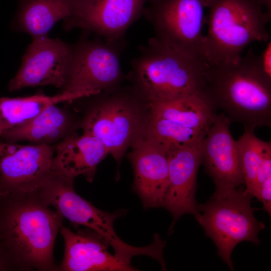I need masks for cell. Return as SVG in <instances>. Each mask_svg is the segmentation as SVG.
I'll return each mask as SVG.
<instances>
[{
	"label": "cell",
	"instance_id": "3",
	"mask_svg": "<svg viewBox=\"0 0 271 271\" xmlns=\"http://www.w3.org/2000/svg\"><path fill=\"white\" fill-rule=\"evenodd\" d=\"M128 77L141 99L151 103L186 94L202 95L207 63L175 50L154 37L140 46Z\"/></svg>",
	"mask_w": 271,
	"mask_h": 271
},
{
	"label": "cell",
	"instance_id": "16",
	"mask_svg": "<svg viewBox=\"0 0 271 271\" xmlns=\"http://www.w3.org/2000/svg\"><path fill=\"white\" fill-rule=\"evenodd\" d=\"M128 154L134 173L133 191L144 209L162 207L169 184L168 156L144 132Z\"/></svg>",
	"mask_w": 271,
	"mask_h": 271
},
{
	"label": "cell",
	"instance_id": "20",
	"mask_svg": "<svg viewBox=\"0 0 271 271\" xmlns=\"http://www.w3.org/2000/svg\"><path fill=\"white\" fill-rule=\"evenodd\" d=\"M74 8L75 0H18L11 27L32 39L47 36L59 21L64 23L72 17Z\"/></svg>",
	"mask_w": 271,
	"mask_h": 271
},
{
	"label": "cell",
	"instance_id": "10",
	"mask_svg": "<svg viewBox=\"0 0 271 271\" xmlns=\"http://www.w3.org/2000/svg\"><path fill=\"white\" fill-rule=\"evenodd\" d=\"M147 126L157 138L173 145L190 143L206 130L215 113L202 96L186 94L148 103Z\"/></svg>",
	"mask_w": 271,
	"mask_h": 271
},
{
	"label": "cell",
	"instance_id": "12",
	"mask_svg": "<svg viewBox=\"0 0 271 271\" xmlns=\"http://www.w3.org/2000/svg\"><path fill=\"white\" fill-rule=\"evenodd\" d=\"M72 45L47 36L33 38L22 58L21 65L9 82L10 92L29 87L63 86L70 62Z\"/></svg>",
	"mask_w": 271,
	"mask_h": 271
},
{
	"label": "cell",
	"instance_id": "22",
	"mask_svg": "<svg viewBox=\"0 0 271 271\" xmlns=\"http://www.w3.org/2000/svg\"><path fill=\"white\" fill-rule=\"evenodd\" d=\"M254 130L244 128L236 142L245 191L253 197L258 187L271 177V143L257 138Z\"/></svg>",
	"mask_w": 271,
	"mask_h": 271
},
{
	"label": "cell",
	"instance_id": "26",
	"mask_svg": "<svg viewBox=\"0 0 271 271\" xmlns=\"http://www.w3.org/2000/svg\"><path fill=\"white\" fill-rule=\"evenodd\" d=\"M8 267L0 250V270H7Z\"/></svg>",
	"mask_w": 271,
	"mask_h": 271
},
{
	"label": "cell",
	"instance_id": "11",
	"mask_svg": "<svg viewBox=\"0 0 271 271\" xmlns=\"http://www.w3.org/2000/svg\"><path fill=\"white\" fill-rule=\"evenodd\" d=\"M149 0H75L73 16L63 23L68 31L80 28L108 42L124 41L129 27L143 15Z\"/></svg>",
	"mask_w": 271,
	"mask_h": 271
},
{
	"label": "cell",
	"instance_id": "24",
	"mask_svg": "<svg viewBox=\"0 0 271 271\" xmlns=\"http://www.w3.org/2000/svg\"><path fill=\"white\" fill-rule=\"evenodd\" d=\"M258 66L263 73L271 79V42L268 41L260 55H257Z\"/></svg>",
	"mask_w": 271,
	"mask_h": 271
},
{
	"label": "cell",
	"instance_id": "5",
	"mask_svg": "<svg viewBox=\"0 0 271 271\" xmlns=\"http://www.w3.org/2000/svg\"><path fill=\"white\" fill-rule=\"evenodd\" d=\"M252 198L242 188L215 190L205 203L198 204L194 215L206 236L215 243L218 255L231 270L234 247L243 241L259 244L258 234L265 228L254 215Z\"/></svg>",
	"mask_w": 271,
	"mask_h": 271
},
{
	"label": "cell",
	"instance_id": "14",
	"mask_svg": "<svg viewBox=\"0 0 271 271\" xmlns=\"http://www.w3.org/2000/svg\"><path fill=\"white\" fill-rule=\"evenodd\" d=\"M231 122L223 113H215L201 143L202 163L215 190L237 188L244 184L236 142Z\"/></svg>",
	"mask_w": 271,
	"mask_h": 271
},
{
	"label": "cell",
	"instance_id": "13",
	"mask_svg": "<svg viewBox=\"0 0 271 271\" xmlns=\"http://www.w3.org/2000/svg\"><path fill=\"white\" fill-rule=\"evenodd\" d=\"M53 146L0 141V189L35 190L53 168Z\"/></svg>",
	"mask_w": 271,
	"mask_h": 271
},
{
	"label": "cell",
	"instance_id": "6",
	"mask_svg": "<svg viewBox=\"0 0 271 271\" xmlns=\"http://www.w3.org/2000/svg\"><path fill=\"white\" fill-rule=\"evenodd\" d=\"M74 180L53 169L36 191L48 205L54 207L74 227L85 226L102 237L113 249L114 254L125 263L131 264L132 257L137 255L156 256L158 248L155 243L136 247L126 244L117 235L113 223L127 210L111 213L96 208L76 193Z\"/></svg>",
	"mask_w": 271,
	"mask_h": 271
},
{
	"label": "cell",
	"instance_id": "7",
	"mask_svg": "<svg viewBox=\"0 0 271 271\" xmlns=\"http://www.w3.org/2000/svg\"><path fill=\"white\" fill-rule=\"evenodd\" d=\"M90 33L83 30L72 45L70 62L59 93L90 96L117 88L122 80L120 56L125 41L108 42L98 36L90 39Z\"/></svg>",
	"mask_w": 271,
	"mask_h": 271
},
{
	"label": "cell",
	"instance_id": "4",
	"mask_svg": "<svg viewBox=\"0 0 271 271\" xmlns=\"http://www.w3.org/2000/svg\"><path fill=\"white\" fill-rule=\"evenodd\" d=\"M208 31L204 49L208 65L236 63L244 49L255 41L267 42L271 14L255 0H206Z\"/></svg>",
	"mask_w": 271,
	"mask_h": 271
},
{
	"label": "cell",
	"instance_id": "23",
	"mask_svg": "<svg viewBox=\"0 0 271 271\" xmlns=\"http://www.w3.org/2000/svg\"><path fill=\"white\" fill-rule=\"evenodd\" d=\"M271 177L268 178L255 191L253 197L263 204L262 209L271 214Z\"/></svg>",
	"mask_w": 271,
	"mask_h": 271
},
{
	"label": "cell",
	"instance_id": "17",
	"mask_svg": "<svg viewBox=\"0 0 271 271\" xmlns=\"http://www.w3.org/2000/svg\"><path fill=\"white\" fill-rule=\"evenodd\" d=\"M65 244L62 271H134L137 268L108 250V242L90 229L75 233L63 225L60 228Z\"/></svg>",
	"mask_w": 271,
	"mask_h": 271
},
{
	"label": "cell",
	"instance_id": "2",
	"mask_svg": "<svg viewBox=\"0 0 271 271\" xmlns=\"http://www.w3.org/2000/svg\"><path fill=\"white\" fill-rule=\"evenodd\" d=\"M202 95L231 122L252 130L271 126V79L259 68L251 49L236 63L207 64Z\"/></svg>",
	"mask_w": 271,
	"mask_h": 271
},
{
	"label": "cell",
	"instance_id": "8",
	"mask_svg": "<svg viewBox=\"0 0 271 271\" xmlns=\"http://www.w3.org/2000/svg\"><path fill=\"white\" fill-rule=\"evenodd\" d=\"M139 97L133 88L131 94L113 93L92 105L80 122L83 133L99 140L118 165L127 147L144 132Z\"/></svg>",
	"mask_w": 271,
	"mask_h": 271
},
{
	"label": "cell",
	"instance_id": "15",
	"mask_svg": "<svg viewBox=\"0 0 271 271\" xmlns=\"http://www.w3.org/2000/svg\"><path fill=\"white\" fill-rule=\"evenodd\" d=\"M202 140L175 150L168 156L169 181L162 207L169 211L173 217L170 233L182 215H194L197 212L195 194L197 173L202 163Z\"/></svg>",
	"mask_w": 271,
	"mask_h": 271
},
{
	"label": "cell",
	"instance_id": "25",
	"mask_svg": "<svg viewBox=\"0 0 271 271\" xmlns=\"http://www.w3.org/2000/svg\"><path fill=\"white\" fill-rule=\"evenodd\" d=\"M263 8H265V11L271 14V0H255Z\"/></svg>",
	"mask_w": 271,
	"mask_h": 271
},
{
	"label": "cell",
	"instance_id": "18",
	"mask_svg": "<svg viewBox=\"0 0 271 271\" xmlns=\"http://www.w3.org/2000/svg\"><path fill=\"white\" fill-rule=\"evenodd\" d=\"M53 147L54 170L74 180L83 176L89 182L93 181L98 164L108 154L99 140L85 133H75Z\"/></svg>",
	"mask_w": 271,
	"mask_h": 271
},
{
	"label": "cell",
	"instance_id": "21",
	"mask_svg": "<svg viewBox=\"0 0 271 271\" xmlns=\"http://www.w3.org/2000/svg\"><path fill=\"white\" fill-rule=\"evenodd\" d=\"M86 96L81 93H59L48 96L41 92L26 97H0V138L8 131L35 117L51 105L70 102Z\"/></svg>",
	"mask_w": 271,
	"mask_h": 271
},
{
	"label": "cell",
	"instance_id": "9",
	"mask_svg": "<svg viewBox=\"0 0 271 271\" xmlns=\"http://www.w3.org/2000/svg\"><path fill=\"white\" fill-rule=\"evenodd\" d=\"M206 0H149L143 15L158 42L207 63L203 28Z\"/></svg>",
	"mask_w": 271,
	"mask_h": 271
},
{
	"label": "cell",
	"instance_id": "1",
	"mask_svg": "<svg viewBox=\"0 0 271 271\" xmlns=\"http://www.w3.org/2000/svg\"><path fill=\"white\" fill-rule=\"evenodd\" d=\"M64 219L36 190L0 189V250L8 268L58 270L53 250Z\"/></svg>",
	"mask_w": 271,
	"mask_h": 271
},
{
	"label": "cell",
	"instance_id": "19",
	"mask_svg": "<svg viewBox=\"0 0 271 271\" xmlns=\"http://www.w3.org/2000/svg\"><path fill=\"white\" fill-rule=\"evenodd\" d=\"M80 126L67 106L53 104L31 120L8 131L0 139L9 143L27 141L53 146L76 133Z\"/></svg>",
	"mask_w": 271,
	"mask_h": 271
}]
</instances>
